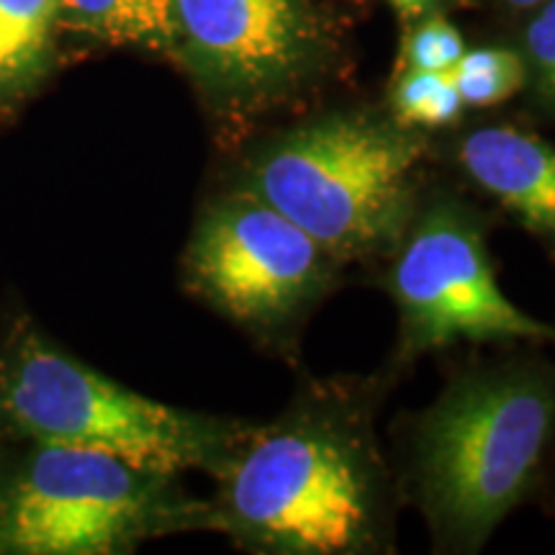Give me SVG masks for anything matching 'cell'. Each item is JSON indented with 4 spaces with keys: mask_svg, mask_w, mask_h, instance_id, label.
I'll return each mask as SVG.
<instances>
[{
    "mask_svg": "<svg viewBox=\"0 0 555 555\" xmlns=\"http://www.w3.org/2000/svg\"><path fill=\"white\" fill-rule=\"evenodd\" d=\"M60 34L170 52L172 0H57Z\"/></svg>",
    "mask_w": 555,
    "mask_h": 555,
    "instance_id": "cell-11",
    "label": "cell"
},
{
    "mask_svg": "<svg viewBox=\"0 0 555 555\" xmlns=\"http://www.w3.org/2000/svg\"><path fill=\"white\" fill-rule=\"evenodd\" d=\"M466 52V41L461 31L442 16H429L409 34L404 54L412 69L427 73H453L457 60Z\"/></svg>",
    "mask_w": 555,
    "mask_h": 555,
    "instance_id": "cell-14",
    "label": "cell"
},
{
    "mask_svg": "<svg viewBox=\"0 0 555 555\" xmlns=\"http://www.w3.org/2000/svg\"><path fill=\"white\" fill-rule=\"evenodd\" d=\"M453 80L468 106H496L515 95L527 78L525 60L502 47L466 50L453 67Z\"/></svg>",
    "mask_w": 555,
    "mask_h": 555,
    "instance_id": "cell-12",
    "label": "cell"
},
{
    "mask_svg": "<svg viewBox=\"0 0 555 555\" xmlns=\"http://www.w3.org/2000/svg\"><path fill=\"white\" fill-rule=\"evenodd\" d=\"M165 478L99 450L39 446L0 491V553L124 551L159 525Z\"/></svg>",
    "mask_w": 555,
    "mask_h": 555,
    "instance_id": "cell-5",
    "label": "cell"
},
{
    "mask_svg": "<svg viewBox=\"0 0 555 555\" xmlns=\"http://www.w3.org/2000/svg\"><path fill=\"white\" fill-rule=\"evenodd\" d=\"M509 9H517V11H530V9H538V5H543L545 0H504Z\"/></svg>",
    "mask_w": 555,
    "mask_h": 555,
    "instance_id": "cell-17",
    "label": "cell"
},
{
    "mask_svg": "<svg viewBox=\"0 0 555 555\" xmlns=\"http://www.w3.org/2000/svg\"><path fill=\"white\" fill-rule=\"evenodd\" d=\"M404 237L388 286L412 356L453 343H555V327L499 288L483 234L466 206L433 204Z\"/></svg>",
    "mask_w": 555,
    "mask_h": 555,
    "instance_id": "cell-6",
    "label": "cell"
},
{
    "mask_svg": "<svg viewBox=\"0 0 555 555\" xmlns=\"http://www.w3.org/2000/svg\"><path fill=\"white\" fill-rule=\"evenodd\" d=\"M221 499L237 535L275 553L332 555L371 543L376 478L358 437L294 420L221 453Z\"/></svg>",
    "mask_w": 555,
    "mask_h": 555,
    "instance_id": "cell-3",
    "label": "cell"
},
{
    "mask_svg": "<svg viewBox=\"0 0 555 555\" xmlns=\"http://www.w3.org/2000/svg\"><path fill=\"white\" fill-rule=\"evenodd\" d=\"M330 260L301 227L247 189L208 208L189 247L193 286L237 322L268 330L322 288Z\"/></svg>",
    "mask_w": 555,
    "mask_h": 555,
    "instance_id": "cell-7",
    "label": "cell"
},
{
    "mask_svg": "<svg viewBox=\"0 0 555 555\" xmlns=\"http://www.w3.org/2000/svg\"><path fill=\"white\" fill-rule=\"evenodd\" d=\"M553 425L555 378L543 367L450 386L416 429V481L437 530L481 545L530 489Z\"/></svg>",
    "mask_w": 555,
    "mask_h": 555,
    "instance_id": "cell-1",
    "label": "cell"
},
{
    "mask_svg": "<svg viewBox=\"0 0 555 555\" xmlns=\"http://www.w3.org/2000/svg\"><path fill=\"white\" fill-rule=\"evenodd\" d=\"M457 159L527 232L555 245V144L515 127H483L463 139Z\"/></svg>",
    "mask_w": 555,
    "mask_h": 555,
    "instance_id": "cell-9",
    "label": "cell"
},
{
    "mask_svg": "<svg viewBox=\"0 0 555 555\" xmlns=\"http://www.w3.org/2000/svg\"><path fill=\"white\" fill-rule=\"evenodd\" d=\"M388 3L399 13H404V16H420V13H425L429 5H437L440 0H388Z\"/></svg>",
    "mask_w": 555,
    "mask_h": 555,
    "instance_id": "cell-16",
    "label": "cell"
},
{
    "mask_svg": "<svg viewBox=\"0 0 555 555\" xmlns=\"http://www.w3.org/2000/svg\"><path fill=\"white\" fill-rule=\"evenodd\" d=\"M57 0H0V111L31 99L57 57Z\"/></svg>",
    "mask_w": 555,
    "mask_h": 555,
    "instance_id": "cell-10",
    "label": "cell"
},
{
    "mask_svg": "<svg viewBox=\"0 0 555 555\" xmlns=\"http://www.w3.org/2000/svg\"><path fill=\"white\" fill-rule=\"evenodd\" d=\"M525 65L535 75L540 95L555 108V0H545L525 29Z\"/></svg>",
    "mask_w": 555,
    "mask_h": 555,
    "instance_id": "cell-15",
    "label": "cell"
},
{
    "mask_svg": "<svg viewBox=\"0 0 555 555\" xmlns=\"http://www.w3.org/2000/svg\"><path fill=\"white\" fill-rule=\"evenodd\" d=\"M425 142L371 116H327L275 139L247 172L266 201L332 258L393 247L414 211Z\"/></svg>",
    "mask_w": 555,
    "mask_h": 555,
    "instance_id": "cell-2",
    "label": "cell"
},
{
    "mask_svg": "<svg viewBox=\"0 0 555 555\" xmlns=\"http://www.w3.org/2000/svg\"><path fill=\"white\" fill-rule=\"evenodd\" d=\"M3 406L39 446L99 450L159 476L217 463L224 450L208 420L129 391L37 337L11 358Z\"/></svg>",
    "mask_w": 555,
    "mask_h": 555,
    "instance_id": "cell-4",
    "label": "cell"
},
{
    "mask_svg": "<svg viewBox=\"0 0 555 555\" xmlns=\"http://www.w3.org/2000/svg\"><path fill=\"white\" fill-rule=\"evenodd\" d=\"M466 106L450 73H427L409 67L393 88V108L404 124L446 127Z\"/></svg>",
    "mask_w": 555,
    "mask_h": 555,
    "instance_id": "cell-13",
    "label": "cell"
},
{
    "mask_svg": "<svg viewBox=\"0 0 555 555\" xmlns=\"http://www.w3.org/2000/svg\"><path fill=\"white\" fill-rule=\"evenodd\" d=\"M208 99L258 106L294 88L319 54L307 0H172V44Z\"/></svg>",
    "mask_w": 555,
    "mask_h": 555,
    "instance_id": "cell-8",
    "label": "cell"
}]
</instances>
